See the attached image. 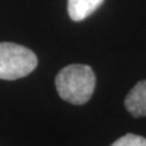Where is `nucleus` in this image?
Instances as JSON below:
<instances>
[{
  "instance_id": "1",
  "label": "nucleus",
  "mask_w": 146,
  "mask_h": 146,
  "mask_svg": "<svg viewBox=\"0 0 146 146\" xmlns=\"http://www.w3.org/2000/svg\"><path fill=\"white\" fill-rule=\"evenodd\" d=\"M95 73L90 66L70 65L57 73L55 85L60 98L73 105H84L93 96Z\"/></svg>"
},
{
  "instance_id": "5",
  "label": "nucleus",
  "mask_w": 146,
  "mask_h": 146,
  "mask_svg": "<svg viewBox=\"0 0 146 146\" xmlns=\"http://www.w3.org/2000/svg\"><path fill=\"white\" fill-rule=\"evenodd\" d=\"M111 146H146V139L136 134H125L116 140Z\"/></svg>"
},
{
  "instance_id": "2",
  "label": "nucleus",
  "mask_w": 146,
  "mask_h": 146,
  "mask_svg": "<svg viewBox=\"0 0 146 146\" xmlns=\"http://www.w3.org/2000/svg\"><path fill=\"white\" fill-rule=\"evenodd\" d=\"M38 66L36 55L15 43H0V79L16 80L28 76Z\"/></svg>"
},
{
  "instance_id": "4",
  "label": "nucleus",
  "mask_w": 146,
  "mask_h": 146,
  "mask_svg": "<svg viewBox=\"0 0 146 146\" xmlns=\"http://www.w3.org/2000/svg\"><path fill=\"white\" fill-rule=\"evenodd\" d=\"M102 3L104 0H68V15L74 22H80L94 13Z\"/></svg>"
},
{
  "instance_id": "3",
  "label": "nucleus",
  "mask_w": 146,
  "mask_h": 146,
  "mask_svg": "<svg viewBox=\"0 0 146 146\" xmlns=\"http://www.w3.org/2000/svg\"><path fill=\"white\" fill-rule=\"evenodd\" d=\"M125 108L134 117H146V80H141L125 96Z\"/></svg>"
}]
</instances>
